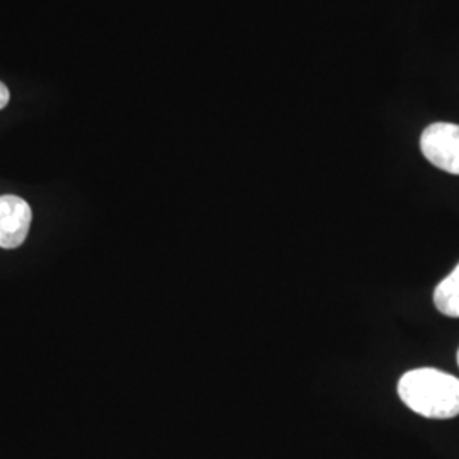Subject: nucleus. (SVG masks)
I'll list each match as a JSON object with an SVG mask.
<instances>
[{
  "label": "nucleus",
  "instance_id": "1",
  "mask_svg": "<svg viewBox=\"0 0 459 459\" xmlns=\"http://www.w3.org/2000/svg\"><path fill=\"white\" fill-rule=\"evenodd\" d=\"M402 402L426 419H455L459 415V377L434 368H419L398 381Z\"/></svg>",
  "mask_w": 459,
  "mask_h": 459
},
{
  "label": "nucleus",
  "instance_id": "2",
  "mask_svg": "<svg viewBox=\"0 0 459 459\" xmlns=\"http://www.w3.org/2000/svg\"><path fill=\"white\" fill-rule=\"evenodd\" d=\"M427 160L447 174L459 176V125L434 123L420 136Z\"/></svg>",
  "mask_w": 459,
  "mask_h": 459
},
{
  "label": "nucleus",
  "instance_id": "3",
  "mask_svg": "<svg viewBox=\"0 0 459 459\" xmlns=\"http://www.w3.org/2000/svg\"><path fill=\"white\" fill-rule=\"evenodd\" d=\"M31 206L22 197L0 196V247L13 250L22 246L31 227Z\"/></svg>",
  "mask_w": 459,
  "mask_h": 459
},
{
  "label": "nucleus",
  "instance_id": "4",
  "mask_svg": "<svg viewBox=\"0 0 459 459\" xmlns=\"http://www.w3.org/2000/svg\"><path fill=\"white\" fill-rule=\"evenodd\" d=\"M434 305L446 316L459 318V264L447 278L437 284L434 291Z\"/></svg>",
  "mask_w": 459,
  "mask_h": 459
},
{
  "label": "nucleus",
  "instance_id": "5",
  "mask_svg": "<svg viewBox=\"0 0 459 459\" xmlns=\"http://www.w3.org/2000/svg\"><path fill=\"white\" fill-rule=\"evenodd\" d=\"M9 99H11V94H9L7 85L0 82V109H4L9 104Z\"/></svg>",
  "mask_w": 459,
  "mask_h": 459
},
{
  "label": "nucleus",
  "instance_id": "6",
  "mask_svg": "<svg viewBox=\"0 0 459 459\" xmlns=\"http://www.w3.org/2000/svg\"><path fill=\"white\" fill-rule=\"evenodd\" d=\"M458 366H459V351H458Z\"/></svg>",
  "mask_w": 459,
  "mask_h": 459
}]
</instances>
